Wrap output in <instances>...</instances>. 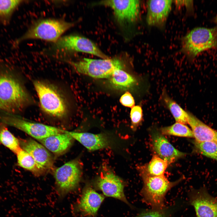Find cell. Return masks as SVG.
I'll return each mask as SVG.
<instances>
[{
	"mask_svg": "<svg viewBox=\"0 0 217 217\" xmlns=\"http://www.w3.org/2000/svg\"><path fill=\"white\" fill-rule=\"evenodd\" d=\"M22 1L17 0H0V21L4 24H8L14 10Z\"/></svg>",
	"mask_w": 217,
	"mask_h": 217,
	"instance_id": "484cf974",
	"label": "cell"
},
{
	"mask_svg": "<svg viewBox=\"0 0 217 217\" xmlns=\"http://www.w3.org/2000/svg\"><path fill=\"white\" fill-rule=\"evenodd\" d=\"M30 101L28 94L17 78L8 69L0 68V110L14 113Z\"/></svg>",
	"mask_w": 217,
	"mask_h": 217,
	"instance_id": "6da1fadb",
	"label": "cell"
},
{
	"mask_svg": "<svg viewBox=\"0 0 217 217\" xmlns=\"http://www.w3.org/2000/svg\"><path fill=\"white\" fill-rule=\"evenodd\" d=\"M194 145L198 152L201 154L217 161V142L195 141Z\"/></svg>",
	"mask_w": 217,
	"mask_h": 217,
	"instance_id": "4316f807",
	"label": "cell"
},
{
	"mask_svg": "<svg viewBox=\"0 0 217 217\" xmlns=\"http://www.w3.org/2000/svg\"><path fill=\"white\" fill-rule=\"evenodd\" d=\"M104 199L103 195L98 193L89 185H86L77 203V209L84 215L94 216Z\"/></svg>",
	"mask_w": 217,
	"mask_h": 217,
	"instance_id": "9a60e30c",
	"label": "cell"
},
{
	"mask_svg": "<svg viewBox=\"0 0 217 217\" xmlns=\"http://www.w3.org/2000/svg\"><path fill=\"white\" fill-rule=\"evenodd\" d=\"M74 24L63 20L46 19L33 24L23 35L14 43V46L26 40L38 39L56 42L65 31Z\"/></svg>",
	"mask_w": 217,
	"mask_h": 217,
	"instance_id": "7a4b0ae2",
	"label": "cell"
},
{
	"mask_svg": "<svg viewBox=\"0 0 217 217\" xmlns=\"http://www.w3.org/2000/svg\"><path fill=\"white\" fill-rule=\"evenodd\" d=\"M108 79L112 87L121 91L132 89L137 83L135 78L121 69H115Z\"/></svg>",
	"mask_w": 217,
	"mask_h": 217,
	"instance_id": "ffe728a7",
	"label": "cell"
},
{
	"mask_svg": "<svg viewBox=\"0 0 217 217\" xmlns=\"http://www.w3.org/2000/svg\"><path fill=\"white\" fill-rule=\"evenodd\" d=\"M65 132L90 151H93L106 148L108 147L110 145L108 137L104 133L95 134L67 131H65Z\"/></svg>",
	"mask_w": 217,
	"mask_h": 217,
	"instance_id": "e0dca14e",
	"label": "cell"
},
{
	"mask_svg": "<svg viewBox=\"0 0 217 217\" xmlns=\"http://www.w3.org/2000/svg\"><path fill=\"white\" fill-rule=\"evenodd\" d=\"M0 118L3 123L21 130L39 140L64 133V131L52 126L28 121L11 114L3 115Z\"/></svg>",
	"mask_w": 217,
	"mask_h": 217,
	"instance_id": "52a82bcc",
	"label": "cell"
},
{
	"mask_svg": "<svg viewBox=\"0 0 217 217\" xmlns=\"http://www.w3.org/2000/svg\"><path fill=\"white\" fill-rule=\"evenodd\" d=\"M217 46V30L199 27L193 29L183 37L181 51L188 57L193 58L202 52Z\"/></svg>",
	"mask_w": 217,
	"mask_h": 217,
	"instance_id": "5b68a950",
	"label": "cell"
},
{
	"mask_svg": "<svg viewBox=\"0 0 217 217\" xmlns=\"http://www.w3.org/2000/svg\"><path fill=\"white\" fill-rule=\"evenodd\" d=\"M55 49L66 52H76L93 55L102 59L109 58L93 42L77 35H69L60 37L54 45Z\"/></svg>",
	"mask_w": 217,
	"mask_h": 217,
	"instance_id": "9c48e42d",
	"label": "cell"
},
{
	"mask_svg": "<svg viewBox=\"0 0 217 217\" xmlns=\"http://www.w3.org/2000/svg\"><path fill=\"white\" fill-rule=\"evenodd\" d=\"M96 4L111 8L116 20L121 25H127L134 22L139 16L140 3L138 0H103Z\"/></svg>",
	"mask_w": 217,
	"mask_h": 217,
	"instance_id": "30bf717a",
	"label": "cell"
},
{
	"mask_svg": "<svg viewBox=\"0 0 217 217\" xmlns=\"http://www.w3.org/2000/svg\"><path fill=\"white\" fill-rule=\"evenodd\" d=\"M33 85L38 95L42 110L51 116L61 118L67 112L65 100L54 85L42 81L36 80Z\"/></svg>",
	"mask_w": 217,
	"mask_h": 217,
	"instance_id": "277c9868",
	"label": "cell"
},
{
	"mask_svg": "<svg viewBox=\"0 0 217 217\" xmlns=\"http://www.w3.org/2000/svg\"><path fill=\"white\" fill-rule=\"evenodd\" d=\"M174 3L177 7L181 6H185L188 7L192 5V1H175Z\"/></svg>",
	"mask_w": 217,
	"mask_h": 217,
	"instance_id": "4dcf8cb0",
	"label": "cell"
},
{
	"mask_svg": "<svg viewBox=\"0 0 217 217\" xmlns=\"http://www.w3.org/2000/svg\"><path fill=\"white\" fill-rule=\"evenodd\" d=\"M189 197L197 217H217V198L210 195L206 188L192 190Z\"/></svg>",
	"mask_w": 217,
	"mask_h": 217,
	"instance_id": "8fae6325",
	"label": "cell"
},
{
	"mask_svg": "<svg viewBox=\"0 0 217 217\" xmlns=\"http://www.w3.org/2000/svg\"><path fill=\"white\" fill-rule=\"evenodd\" d=\"M152 140L153 147L157 155L167 162L169 164L185 154L176 149L162 134L154 133Z\"/></svg>",
	"mask_w": 217,
	"mask_h": 217,
	"instance_id": "2e32d148",
	"label": "cell"
},
{
	"mask_svg": "<svg viewBox=\"0 0 217 217\" xmlns=\"http://www.w3.org/2000/svg\"><path fill=\"white\" fill-rule=\"evenodd\" d=\"M160 131L162 135L194 137L191 129L185 124L178 122H176L171 125L162 127Z\"/></svg>",
	"mask_w": 217,
	"mask_h": 217,
	"instance_id": "d4e9b609",
	"label": "cell"
},
{
	"mask_svg": "<svg viewBox=\"0 0 217 217\" xmlns=\"http://www.w3.org/2000/svg\"><path fill=\"white\" fill-rule=\"evenodd\" d=\"M21 148L29 153L38 166L44 171L53 166V157L49 151L43 145L31 139L20 141Z\"/></svg>",
	"mask_w": 217,
	"mask_h": 217,
	"instance_id": "5bb4252c",
	"label": "cell"
},
{
	"mask_svg": "<svg viewBox=\"0 0 217 217\" xmlns=\"http://www.w3.org/2000/svg\"><path fill=\"white\" fill-rule=\"evenodd\" d=\"M165 209L160 210L153 209L145 211L136 217H169Z\"/></svg>",
	"mask_w": 217,
	"mask_h": 217,
	"instance_id": "f1b7e54d",
	"label": "cell"
},
{
	"mask_svg": "<svg viewBox=\"0 0 217 217\" xmlns=\"http://www.w3.org/2000/svg\"><path fill=\"white\" fill-rule=\"evenodd\" d=\"M80 74L97 79H108L117 69H123L122 62L116 58L94 59L84 58L68 62Z\"/></svg>",
	"mask_w": 217,
	"mask_h": 217,
	"instance_id": "8992f818",
	"label": "cell"
},
{
	"mask_svg": "<svg viewBox=\"0 0 217 217\" xmlns=\"http://www.w3.org/2000/svg\"><path fill=\"white\" fill-rule=\"evenodd\" d=\"M162 99L164 104L171 112L176 122L184 124L187 123V112L184 110L176 102L163 92Z\"/></svg>",
	"mask_w": 217,
	"mask_h": 217,
	"instance_id": "7402d4cb",
	"label": "cell"
},
{
	"mask_svg": "<svg viewBox=\"0 0 217 217\" xmlns=\"http://www.w3.org/2000/svg\"><path fill=\"white\" fill-rule=\"evenodd\" d=\"M74 139L65 132L39 140L49 151L57 155L65 153L71 145Z\"/></svg>",
	"mask_w": 217,
	"mask_h": 217,
	"instance_id": "d6986e66",
	"label": "cell"
},
{
	"mask_svg": "<svg viewBox=\"0 0 217 217\" xmlns=\"http://www.w3.org/2000/svg\"><path fill=\"white\" fill-rule=\"evenodd\" d=\"M172 0H149L146 20L149 26L163 27L171 10Z\"/></svg>",
	"mask_w": 217,
	"mask_h": 217,
	"instance_id": "4fadbf2b",
	"label": "cell"
},
{
	"mask_svg": "<svg viewBox=\"0 0 217 217\" xmlns=\"http://www.w3.org/2000/svg\"><path fill=\"white\" fill-rule=\"evenodd\" d=\"M95 185L105 196L117 198L130 205L124 193L123 181L112 172L102 173L96 179Z\"/></svg>",
	"mask_w": 217,
	"mask_h": 217,
	"instance_id": "7c38bea8",
	"label": "cell"
},
{
	"mask_svg": "<svg viewBox=\"0 0 217 217\" xmlns=\"http://www.w3.org/2000/svg\"><path fill=\"white\" fill-rule=\"evenodd\" d=\"M0 143L16 154L21 148L20 141L2 125H0Z\"/></svg>",
	"mask_w": 217,
	"mask_h": 217,
	"instance_id": "cb8c5ba5",
	"label": "cell"
},
{
	"mask_svg": "<svg viewBox=\"0 0 217 217\" xmlns=\"http://www.w3.org/2000/svg\"><path fill=\"white\" fill-rule=\"evenodd\" d=\"M187 123L191 127L195 141L217 142V131L187 112Z\"/></svg>",
	"mask_w": 217,
	"mask_h": 217,
	"instance_id": "ac0fdd59",
	"label": "cell"
},
{
	"mask_svg": "<svg viewBox=\"0 0 217 217\" xmlns=\"http://www.w3.org/2000/svg\"><path fill=\"white\" fill-rule=\"evenodd\" d=\"M215 22L217 24V16H216V17H215Z\"/></svg>",
	"mask_w": 217,
	"mask_h": 217,
	"instance_id": "1f68e13d",
	"label": "cell"
},
{
	"mask_svg": "<svg viewBox=\"0 0 217 217\" xmlns=\"http://www.w3.org/2000/svg\"><path fill=\"white\" fill-rule=\"evenodd\" d=\"M168 163L157 155H154L147 164L138 168L141 175L155 176L164 175Z\"/></svg>",
	"mask_w": 217,
	"mask_h": 217,
	"instance_id": "44dd1931",
	"label": "cell"
},
{
	"mask_svg": "<svg viewBox=\"0 0 217 217\" xmlns=\"http://www.w3.org/2000/svg\"><path fill=\"white\" fill-rule=\"evenodd\" d=\"M121 103L125 107L132 108L134 106L135 101L131 93L127 91L124 93L120 99Z\"/></svg>",
	"mask_w": 217,
	"mask_h": 217,
	"instance_id": "f546056e",
	"label": "cell"
},
{
	"mask_svg": "<svg viewBox=\"0 0 217 217\" xmlns=\"http://www.w3.org/2000/svg\"><path fill=\"white\" fill-rule=\"evenodd\" d=\"M131 121V128L136 131L143 118V111L141 107L139 105H135L131 108L130 113Z\"/></svg>",
	"mask_w": 217,
	"mask_h": 217,
	"instance_id": "83f0119b",
	"label": "cell"
},
{
	"mask_svg": "<svg viewBox=\"0 0 217 217\" xmlns=\"http://www.w3.org/2000/svg\"><path fill=\"white\" fill-rule=\"evenodd\" d=\"M16 154L17 164L20 167L36 175H41L44 171L38 166L32 157L22 148Z\"/></svg>",
	"mask_w": 217,
	"mask_h": 217,
	"instance_id": "603a6c76",
	"label": "cell"
},
{
	"mask_svg": "<svg viewBox=\"0 0 217 217\" xmlns=\"http://www.w3.org/2000/svg\"><path fill=\"white\" fill-rule=\"evenodd\" d=\"M143 187L141 191L143 199L152 209L160 210L165 209L164 199L167 193L177 184L181 179L171 182L164 175L151 176L141 175Z\"/></svg>",
	"mask_w": 217,
	"mask_h": 217,
	"instance_id": "3957f363",
	"label": "cell"
},
{
	"mask_svg": "<svg viewBox=\"0 0 217 217\" xmlns=\"http://www.w3.org/2000/svg\"><path fill=\"white\" fill-rule=\"evenodd\" d=\"M54 175L57 191L64 196L77 187L81 175L80 165L77 160L70 161L57 168Z\"/></svg>",
	"mask_w": 217,
	"mask_h": 217,
	"instance_id": "ba28073f",
	"label": "cell"
}]
</instances>
